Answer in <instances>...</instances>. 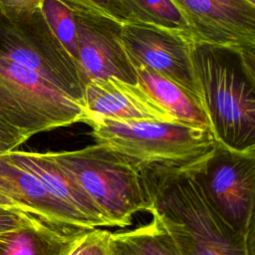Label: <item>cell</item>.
<instances>
[{"label":"cell","instance_id":"21","mask_svg":"<svg viewBox=\"0 0 255 255\" xmlns=\"http://www.w3.org/2000/svg\"><path fill=\"white\" fill-rule=\"evenodd\" d=\"M44 0H0V21L15 22L41 8Z\"/></svg>","mask_w":255,"mask_h":255},{"label":"cell","instance_id":"3","mask_svg":"<svg viewBox=\"0 0 255 255\" xmlns=\"http://www.w3.org/2000/svg\"><path fill=\"white\" fill-rule=\"evenodd\" d=\"M49 153L77 180L111 227L129 226L134 214L149 212L151 195L143 167L136 161L99 142Z\"/></svg>","mask_w":255,"mask_h":255},{"label":"cell","instance_id":"12","mask_svg":"<svg viewBox=\"0 0 255 255\" xmlns=\"http://www.w3.org/2000/svg\"><path fill=\"white\" fill-rule=\"evenodd\" d=\"M84 102L85 120L174 121L138 83L131 84L116 77L88 82L85 85Z\"/></svg>","mask_w":255,"mask_h":255},{"label":"cell","instance_id":"16","mask_svg":"<svg viewBox=\"0 0 255 255\" xmlns=\"http://www.w3.org/2000/svg\"><path fill=\"white\" fill-rule=\"evenodd\" d=\"M151 221L134 229L112 232L119 255H180L172 237L159 216L149 212Z\"/></svg>","mask_w":255,"mask_h":255},{"label":"cell","instance_id":"8","mask_svg":"<svg viewBox=\"0 0 255 255\" xmlns=\"http://www.w3.org/2000/svg\"><path fill=\"white\" fill-rule=\"evenodd\" d=\"M67 5V4H66ZM77 28V65L84 86L116 77L136 84L137 78L122 41V23L73 5Z\"/></svg>","mask_w":255,"mask_h":255},{"label":"cell","instance_id":"6","mask_svg":"<svg viewBox=\"0 0 255 255\" xmlns=\"http://www.w3.org/2000/svg\"><path fill=\"white\" fill-rule=\"evenodd\" d=\"M192 174L215 211L234 229H254L255 148L235 150L216 142L191 166Z\"/></svg>","mask_w":255,"mask_h":255},{"label":"cell","instance_id":"7","mask_svg":"<svg viewBox=\"0 0 255 255\" xmlns=\"http://www.w3.org/2000/svg\"><path fill=\"white\" fill-rule=\"evenodd\" d=\"M0 53L35 71L85 106L78 65L45 19L41 8L15 21H0Z\"/></svg>","mask_w":255,"mask_h":255},{"label":"cell","instance_id":"23","mask_svg":"<svg viewBox=\"0 0 255 255\" xmlns=\"http://www.w3.org/2000/svg\"><path fill=\"white\" fill-rule=\"evenodd\" d=\"M28 137L19 129L0 119V154L14 150Z\"/></svg>","mask_w":255,"mask_h":255},{"label":"cell","instance_id":"25","mask_svg":"<svg viewBox=\"0 0 255 255\" xmlns=\"http://www.w3.org/2000/svg\"><path fill=\"white\" fill-rule=\"evenodd\" d=\"M248 2H250L251 4H253V5H255V0H247Z\"/></svg>","mask_w":255,"mask_h":255},{"label":"cell","instance_id":"1","mask_svg":"<svg viewBox=\"0 0 255 255\" xmlns=\"http://www.w3.org/2000/svg\"><path fill=\"white\" fill-rule=\"evenodd\" d=\"M191 166H142L149 212L159 216L180 255H254V229L243 233L228 224L204 196Z\"/></svg>","mask_w":255,"mask_h":255},{"label":"cell","instance_id":"9","mask_svg":"<svg viewBox=\"0 0 255 255\" xmlns=\"http://www.w3.org/2000/svg\"><path fill=\"white\" fill-rule=\"evenodd\" d=\"M121 35L130 62L149 67L201 100L192 60L194 40L181 33L140 23L123 24Z\"/></svg>","mask_w":255,"mask_h":255},{"label":"cell","instance_id":"15","mask_svg":"<svg viewBox=\"0 0 255 255\" xmlns=\"http://www.w3.org/2000/svg\"><path fill=\"white\" fill-rule=\"evenodd\" d=\"M88 229L66 230L35 219L0 234V255H68Z\"/></svg>","mask_w":255,"mask_h":255},{"label":"cell","instance_id":"11","mask_svg":"<svg viewBox=\"0 0 255 255\" xmlns=\"http://www.w3.org/2000/svg\"><path fill=\"white\" fill-rule=\"evenodd\" d=\"M0 192L23 211L56 228H95L82 214L55 196L39 178L12 162L5 154H0Z\"/></svg>","mask_w":255,"mask_h":255},{"label":"cell","instance_id":"13","mask_svg":"<svg viewBox=\"0 0 255 255\" xmlns=\"http://www.w3.org/2000/svg\"><path fill=\"white\" fill-rule=\"evenodd\" d=\"M4 154L12 162L39 178L55 196L82 214L94 227H111L107 217L77 180L54 160L49 152L14 149Z\"/></svg>","mask_w":255,"mask_h":255},{"label":"cell","instance_id":"4","mask_svg":"<svg viewBox=\"0 0 255 255\" xmlns=\"http://www.w3.org/2000/svg\"><path fill=\"white\" fill-rule=\"evenodd\" d=\"M96 142L106 144L141 166L188 167L206 157L217 140L208 128L155 120L114 121L88 118Z\"/></svg>","mask_w":255,"mask_h":255},{"label":"cell","instance_id":"5","mask_svg":"<svg viewBox=\"0 0 255 255\" xmlns=\"http://www.w3.org/2000/svg\"><path fill=\"white\" fill-rule=\"evenodd\" d=\"M85 106L35 71L0 53V119L28 138L83 123Z\"/></svg>","mask_w":255,"mask_h":255},{"label":"cell","instance_id":"20","mask_svg":"<svg viewBox=\"0 0 255 255\" xmlns=\"http://www.w3.org/2000/svg\"><path fill=\"white\" fill-rule=\"evenodd\" d=\"M67 5L114 19L122 24L134 23L130 15L117 0H62Z\"/></svg>","mask_w":255,"mask_h":255},{"label":"cell","instance_id":"24","mask_svg":"<svg viewBox=\"0 0 255 255\" xmlns=\"http://www.w3.org/2000/svg\"><path fill=\"white\" fill-rule=\"evenodd\" d=\"M0 205L1 206H5V207H11V208H17L22 210L21 208H19L17 206V204L15 202H13L10 198H8L6 195H4L3 193L0 192Z\"/></svg>","mask_w":255,"mask_h":255},{"label":"cell","instance_id":"2","mask_svg":"<svg viewBox=\"0 0 255 255\" xmlns=\"http://www.w3.org/2000/svg\"><path fill=\"white\" fill-rule=\"evenodd\" d=\"M192 60L214 138L235 150L255 148V52L193 41Z\"/></svg>","mask_w":255,"mask_h":255},{"label":"cell","instance_id":"18","mask_svg":"<svg viewBox=\"0 0 255 255\" xmlns=\"http://www.w3.org/2000/svg\"><path fill=\"white\" fill-rule=\"evenodd\" d=\"M41 11L53 32L76 60L77 28L71 9L62 0H44Z\"/></svg>","mask_w":255,"mask_h":255},{"label":"cell","instance_id":"17","mask_svg":"<svg viewBox=\"0 0 255 255\" xmlns=\"http://www.w3.org/2000/svg\"><path fill=\"white\" fill-rule=\"evenodd\" d=\"M117 1L130 15L134 23L155 26L181 33L194 41H200L194 28L183 12L171 0Z\"/></svg>","mask_w":255,"mask_h":255},{"label":"cell","instance_id":"19","mask_svg":"<svg viewBox=\"0 0 255 255\" xmlns=\"http://www.w3.org/2000/svg\"><path fill=\"white\" fill-rule=\"evenodd\" d=\"M68 255H119L112 232L99 227L86 230Z\"/></svg>","mask_w":255,"mask_h":255},{"label":"cell","instance_id":"10","mask_svg":"<svg viewBox=\"0 0 255 255\" xmlns=\"http://www.w3.org/2000/svg\"><path fill=\"white\" fill-rule=\"evenodd\" d=\"M199 40L239 52H255V5L247 0H171Z\"/></svg>","mask_w":255,"mask_h":255},{"label":"cell","instance_id":"22","mask_svg":"<svg viewBox=\"0 0 255 255\" xmlns=\"http://www.w3.org/2000/svg\"><path fill=\"white\" fill-rule=\"evenodd\" d=\"M37 217L23 210L0 205V234L23 227Z\"/></svg>","mask_w":255,"mask_h":255},{"label":"cell","instance_id":"14","mask_svg":"<svg viewBox=\"0 0 255 255\" xmlns=\"http://www.w3.org/2000/svg\"><path fill=\"white\" fill-rule=\"evenodd\" d=\"M130 63L137 83L174 121L209 128L205 110L198 97L149 67L136 62Z\"/></svg>","mask_w":255,"mask_h":255}]
</instances>
